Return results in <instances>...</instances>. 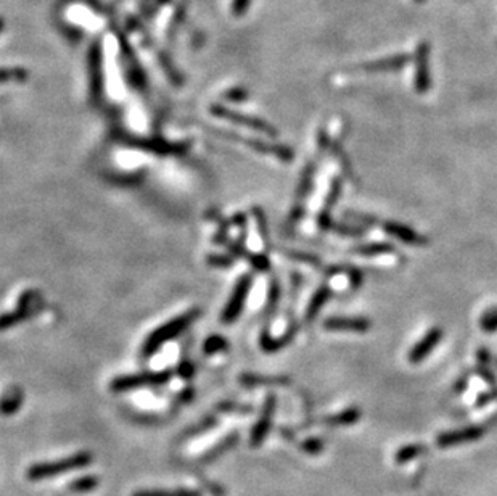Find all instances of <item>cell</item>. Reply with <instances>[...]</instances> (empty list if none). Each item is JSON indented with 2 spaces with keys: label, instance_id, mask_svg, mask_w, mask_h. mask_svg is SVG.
<instances>
[{
  "label": "cell",
  "instance_id": "cell-1",
  "mask_svg": "<svg viewBox=\"0 0 497 496\" xmlns=\"http://www.w3.org/2000/svg\"><path fill=\"white\" fill-rule=\"evenodd\" d=\"M92 461H94L92 453L81 451V453L71 454L68 458L57 459V461L33 464L31 468L28 469L26 477L31 482L44 480V479H49V477H57L60 474H68V472L87 468Z\"/></svg>",
  "mask_w": 497,
  "mask_h": 496
},
{
  "label": "cell",
  "instance_id": "cell-2",
  "mask_svg": "<svg viewBox=\"0 0 497 496\" xmlns=\"http://www.w3.org/2000/svg\"><path fill=\"white\" fill-rule=\"evenodd\" d=\"M415 91L418 94H427L431 87L430 75V45L427 40H422L415 50Z\"/></svg>",
  "mask_w": 497,
  "mask_h": 496
},
{
  "label": "cell",
  "instance_id": "cell-3",
  "mask_svg": "<svg viewBox=\"0 0 497 496\" xmlns=\"http://www.w3.org/2000/svg\"><path fill=\"white\" fill-rule=\"evenodd\" d=\"M194 316L195 314H187L184 316V318H177L174 321H171L169 324H166L164 327L158 329L155 334H152L145 345V355H152L161 343H164L166 340H171L172 337L177 336V334H181L184 329L189 326V322L194 319Z\"/></svg>",
  "mask_w": 497,
  "mask_h": 496
},
{
  "label": "cell",
  "instance_id": "cell-4",
  "mask_svg": "<svg viewBox=\"0 0 497 496\" xmlns=\"http://www.w3.org/2000/svg\"><path fill=\"white\" fill-rule=\"evenodd\" d=\"M483 434H484V429L478 427V426H470V427H465V429L451 430V432L441 434L440 437L436 439V445H438L440 448H452V446L471 443V441L481 439Z\"/></svg>",
  "mask_w": 497,
  "mask_h": 496
},
{
  "label": "cell",
  "instance_id": "cell-5",
  "mask_svg": "<svg viewBox=\"0 0 497 496\" xmlns=\"http://www.w3.org/2000/svg\"><path fill=\"white\" fill-rule=\"evenodd\" d=\"M274 411H275V397L269 395L266 398L264 408H262V414L261 419L256 422V426L253 429V432H251V439L250 443L253 448H257L262 445V441L266 440L269 430H271L272 426V417H274Z\"/></svg>",
  "mask_w": 497,
  "mask_h": 496
},
{
  "label": "cell",
  "instance_id": "cell-6",
  "mask_svg": "<svg viewBox=\"0 0 497 496\" xmlns=\"http://www.w3.org/2000/svg\"><path fill=\"white\" fill-rule=\"evenodd\" d=\"M211 111L214 113L216 116L225 118V119H229V121H233L237 124H245L247 128L256 129L257 133H262V134H267V136H272V137L277 136V131H275L271 124L261 121V119H257V118L243 116V115H240V113L225 110V109H223V106H213Z\"/></svg>",
  "mask_w": 497,
  "mask_h": 496
},
{
  "label": "cell",
  "instance_id": "cell-7",
  "mask_svg": "<svg viewBox=\"0 0 497 496\" xmlns=\"http://www.w3.org/2000/svg\"><path fill=\"white\" fill-rule=\"evenodd\" d=\"M169 373H161V374H140V375H129V377L116 379L111 384L113 392H128L133 388L147 385V384H163L169 379Z\"/></svg>",
  "mask_w": 497,
  "mask_h": 496
},
{
  "label": "cell",
  "instance_id": "cell-8",
  "mask_svg": "<svg viewBox=\"0 0 497 496\" xmlns=\"http://www.w3.org/2000/svg\"><path fill=\"white\" fill-rule=\"evenodd\" d=\"M441 338H442V331H441V329L440 327L431 329V331L427 334V336H425L420 340V342L415 343L414 348L411 350L409 361L412 364H418V363H422L423 360H427L431 351L435 350V346L441 342Z\"/></svg>",
  "mask_w": 497,
  "mask_h": 496
},
{
  "label": "cell",
  "instance_id": "cell-9",
  "mask_svg": "<svg viewBox=\"0 0 497 496\" xmlns=\"http://www.w3.org/2000/svg\"><path fill=\"white\" fill-rule=\"evenodd\" d=\"M323 327L327 331L335 332H359L364 334L370 331L372 322L367 318H328L323 322Z\"/></svg>",
  "mask_w": 497,
  "mask_h": 496
},
{
  "label": "cell",
  "instance_id": "cell-10",
  "mask_svg": "<svg viewBox=\"0 0 497 496\" xmlns=\"http://www.w3.org/2000/svg\"><path fill=\"white\" fill-rule=\"evenodd\" d=\"M383 231L386 232L388 236H391L394 238H398V241L409 243V245H417V247H422V245L427 243V237H423L415 232L414 229H411V227H407L401 223H394V221H386V223H383Z\"/></svg>",
  "mask_w": 497,
  "mask_h": 496
},
{
  "label": "cell",
  "instance_id": "cell-11",
  "mask_svg": "<svg viewBox=\"0 0 497 496\" xmlns=\"http://www.w3.org/2000/svg\"><path fill=\"white\" fill-rule=\"evenodd\" d=\"M250 285H251V277H243L240 279V282L235 287V292H233V295L230 298L229 304H227L225 312H224V321H233L237 318L238 314H240L245 298H247L248 292H250Z\"/></svg>",
  "mask_w": 497,
  "mask_h": 496
},
{
  "label": "cell",
  "instance_id": "cell-12",
  "mask_svg": "<svg viewBox=\"0 0 497 496\" xmlns=\"http://www.w3.org/2000/svg\"><path fill=\"white\" fill-rule=\"evenodd\" d=\"M407 63H409V57H407L406 53H399V55H394L390 58H381L376 60V62L365 63L361 68L364 71H369V73H385V71L403 70Z\"/></svg>",
  "mask_w": 497,
  "mask_h": 496
},
{
  "label": "cell",
  "instance_id": "cell-13",
  "mask_svg": "<svg viewBox=\"0 0 497 496\" xmlns=\"http://www.w3.org/2000/svg\"><path fill=\"white\" fill-rule=\"evenodd\" d=\"M330 297H332V290L328 285H322L315 290V294L313 295V298H311L308 309H306V321L308 322H313L317 316H319L320 309L325 307L327 302L330 300Z\"/></svg>",
  "mask_w": 497,
  "mask_h": 496
},
{
  "label": "cell",
  "instance_id": "cell-14",
  "mask_svg": "<svg viewBox=\"0 0 497 496\" xmlns=\"http://www.w3.org/2000/svg\"><path fill=\"white\" fill-rule=\"evenodd\" d=\"M89 67H91L92 94L97 97L101 87V53L97 44H94L91 52H89Z\"/></svg>",
  "mask_w": 497,
  "mask_h": 496
},
{
  "label": "cell",
  "instance_id": "cell-15",
  "mask_svg": "<svg viewBox=\"0 0 497 496\" xmlns=\"http://www.w3.org/2000/svg\"><path fill=\"white\" fill-rule=\"evenodd\" d=\"M133 496H203V493L194 488H150L137 490Z\"/></svg>",
  "mask_w": 497,
  "mask_h": 496
},
{
  "label": "cell",
  "instance_id": "cell-16",
  "mask_svg": "<svg viewBox=\"0 0 497 496\" xmlns=\"http://www.w3.org/2000/svg\"><path fill=\"white\" fill-rule=\"evenodd\" d=\"M359 419H361V409L348 408L335 416H328L323 422L328 424V426H351V424H356Z\"/></svg>",
  "mask_w": 497,
  "mask_h": 496
},
{
  "label": "cell",
  "instance_id": "cell-17",
  "mask_svg": "<svg viewBox=\"0 0 497 496\" xmlns=\"http://www.w3.org/2000/svg\"><path fill=\"white\" fill-rule=\"evenodd\" d=\"M328 150H330V152L333 153V157L340 161L341 168H343L345 175L348 176L350 181H352L356 185H359V179L354 176V172H352L351 161H350V158H348V153H346V152L343 150V147H341L338 142L332 140V145H330V148H328Z\"/></svg>",
  "mask_w": 497,
  "mask_h": 496
},
{
  "label": "cell",
  "instance_id": "cell-18",
  "mask_svg": "<svg viewBox=\"0 0 497 496\" xmlns=\"http://www.w3.org/2000/svg\"><path fill=\"white\" fill-rule=\"evenodd\" d=\"M352 253H357V255H362V256L388 255V253H394V245L385 243V242L365 243V245H359V247H356L354 250H352Z\"/></svg>",
  "mask_w": 497,
  "mask_h": 496
},
{
  "label": "cell",
  "instance_id": "cell-19",
  "mask_svg": "<svg viewBox=\"0 0 497 496\" xmlns=\"http://www.w3.org/2000/svg\"><path fill=\"white\" fill-rule=\"evenodd\" d=\"M423 453H427V446L418 445V443L406 445L396 453V456H394V461L399 463V464H406V463H409V461H414V459H417L418 456H422Z\"/></svg>",
  "mask_w": 497,
  "mask_h": 496
},
{
  "label": "cell",
  "instance_id": "cell-20",
  "mask_svg": "<svg viewBox=\"0 0 497 496\" xmlns=\"http://www.w3.org/2000/svg\"><path fill=\"white\" fill-rule=\"evenodd\" d=\"M295 334H296V329H291V331L286 332L285 336L280 337V338H272V337L262 336L261 345H262V348L267 351V353H274V351H277V350L284 348V346L289 345L290 340L295 337Z\"/></svg>",
  "mask_w": 497,
  "mask_h": 496
},
{
  "label": "cell",
  "instance_id": "cell-21",
  "mask_svg": "<svg viewBox=\"0 0 497 496\" xmlns=\"http://www.w3.org/2000/svg\"><path fill=\"white\" fill-rule=\"evenodd\" d=\"M21 399H23V395L20 390H16L15 388V390L9 392L7 395L0 399V412H2V414H13V412L21 406Z\"/></svg>",
  "mask_w": 497,
  "mask_h": 496
},
{
  "label": "cell",
  "instance_id": "cell-22",
  "mask_svg": "<svg viewBox=\"0 0 497 496\" xmlns=\"http://www.w3.org/2000/svg\"><path fill=\"white\" fill-rule=\"evenodd\" d=\"M97 487H99V477L86 475L74 482H71L68 485V490L73 493H87V492H92V490Z\"/></svg>",
  "mask_w": 497,
  "mask_h": 496
},
{
  "label": "cell",
  "instance_id": "cell-23",
  "mask_svg": "<svg viewBox=\"0 0 497 496\" xmlns=\"http://www.w3.org/2000/svg\"><path fill=\"white\" fill-rule=\"evenodd\" d=\"M341 190H343V182H341L340 177H335L330 184V189H328L325 202H323V210L330 211L332 208L337 205L341 197Z\"/></svg>",
  "mask_w": 497,
  "mask_h": 496
},
{
  "label": "cell",
  "instance_id": "cell-24",
  "mask_svg": "<svg viewBox=\"0 0 497 496\" xmlns=\"http://www.w3.org/2000/svg\"><path fill=\"white\" fill-rule=\"evenodd\" d=\"M314 172H315V165L314 163H309L306 168H304L301 181H299V187H298V197H299V199H304V197L309 194L311 187H313Z\"/></svg>",
  "mask_w": 497,
  "mask_h": 496
},
{
  "label": "cell",
  "instance_id": "cell-25",
  "mask_svg": "<svg viewBox=\"0 0 497 496\" xmlns=\"http://www.w3.org/2000/svg\"><path fill=\"white\" fill-rule=\"evenodd\" d=\"M480 327L481 331L486 334L497 332V307L489 308L488 312H484L480 319Z\"/></svg>",
  "mask_w": 497,
  "mask_h": 496
},
{
  "label": "cell",
  "instance_id": "cell-26",
  "mask_svg": "<svg viewBox=\"0 0 497 496\" xmlns=\"http://www.w3.org/2000/svg\"><path fill=\"white\" fill-rule=\"evenodd\" d=\"M330 231L337 232V234L343 237H361L364 234V229H361V227H354L346 223H337V221H333Z\"/></svg>",
  "mask_w": 497,
  "mask_h": 496
},
{
  "label": "cell",
  "instance_id": "cell-27",
  "mask_svg": "<svg viewBox=\"0 0 497 496\" xmlns=\"http://www.w3.org/2000/svg\"><path fill=\"white\" fill-rule=\"evenodd\" d=\"M286 255H289L290 258H293L295 261L304 263V265H309V266H314V268H320L322 266V261L317 258L315 255L303 253V252H286Z\"/></svg>",
  "mask_w": 497,
  "mask_h": 496
},
{
  "label": "cell",
  "instance_id": "cell-28",
  "mask_svg": "<svg viewBox=\"0 0 497 496\" xmlns=\"http://www.w3.org/2000/svg\"><path fill=\"white\" fill-rule=\"evenodd\" d=\"M248 385H259V384H271V385H282V384H289L290 379L286 377H257V375H253V377L245 379Z\"/></svg>",
  "mask_w": 497,
  "mask_h": 496
},
{
  "label": "cell",
  "instance_id": "cell-29",
  "mask_svg": "<svg viewBox=\"0 0 497 496\" xmlns=\"http://www.w3.org/2000/svg\"><path fill=\"white\" fill-rule=\"evenodd\" d=\"M346 274H348V279L352 289H359V287L362 285L364 274L361 270H357V268H346Z\"/></svg>",
  "mask_w": 497,
  "mask_h": 496
},
{
  "label": "cell",
  "instance_id": "cell-30",
  "mask_svg": "<svg viewBox=\"0 0 497 496\" xmlns=\"http://www.w3.org/2000/svg\"><path fill=\"white\" fill-rule=\"evenodd\" d=\"M237 435L235 434H233L232 435V437H229V439H227V440H224V443L223 445H219V446H214L213 448V450L211 451H209L208 453V456H206V459H213V458H216V456H219V454L220 453H223L224 450H227V448H230V446H233V445H235V441H237Z\"/></svg>",
  "mask_w": 497,
  "mask_h": 496
},
{
  "label": "cell",
  "instance_id": "cell-31",
  "mask_svg": "<svg viewBox=\"0 0 497 496\" xmlns=\"http://www.w3.org/2000/svg\"><path fill=\"white\" fill-rule=\"evenodd\" d=\"M323 440H319V439H309L304 441V443L301 445V448L306 453L309 454H317V453H320L323 450Z\"/></svg>",
  "mask_w": 497,
  "mask_h": 496
},
{
  "label": "cell",
  "instance_id": "cell-32",
  "mask_svg": "<svg viewBox=\"0 0 497 496\" xmlns=\"http://www.w3.org/2000/svg\"><path fill=\"white\" fill-rule=\"evenodd\" d=\"M26 71L23 70H2L0 71V81H10V79H25Z\"/></svg>",
  "mask_w": 497,
  "mask_h": 496
},
{
  "label": "cell",
  "instance_id": "cell-33",
  "mask_svg": "<svg viewBox=\"0 0 497 496\" xmlns=\"http://www.w3.org/2000/svg\"><path fill=\"white\" fill-rule=\"evenodd\" d=\"M317 143H319L320 150H328L332 145V139L328 137L325 129H319V133H317Z\"/></svg>",
  "mask_w": 497,
  "mask_h": 496
},
{
  "label": "cell",
  "instance_id": "cell-34",
  "mask_svg": "<svg viewBox=\"0 0 497 496\" xmlns=\"http://www.w3.org/2000/svg\"><path fill=\"white\" fill-rule=\"evenodd\" d=\"M250 2H251V0H233V4H232V11H233V15H237V16L243 15L245 11L248 10V7H250Z\"/></svg>",
  "mask_w": 497,
  "mask_h": 496
},
{
  "label": "cell",
  "instance_id": "cell-35",
  "mask_svg": "<svg viewBox=\"0 0 497 496\" xmlns=\"http://www.w3.org/2000/svg\"><path fill=\"white\" fill-rule=\"evenodd\" d=\"M494 399H497V388H493V390H488L486 393L480 395V398H478V402H476V406L478 408H481V406L494 402Z\"/></svg>",
  "mask_w": 497,
  "mask_h": 496
},
{
  "label": "cell",
  "instance_id": "cell-36",
  "mask_svg": "<svg viewBox=\"0 0 497 496\" xmlns=\"http://www.w3.org/2000/svg\"><path fill=\"white\" fill-rule=\"evenodd\" d=\"M476 373H478V374H480V375H481V377H483L484 380H486L489 385H493V387H496V384H497V380H496V377H494V374H493V373H491V370L488 369V366H480V368H478V369H476Z\"/></svg>",
  "mask_w": 497,
  "mask_h": 496
},
{
  "label": "cell",
  "instance_id": "cell-37",
  "mask_svg": "<svg viewBox=\"0 0 497 496\" xmlns=\"http://www.w3.org/2000/svg\"><path fill=\"white\" fill-rule=\"evenodd\" d=\"M476 358H478V363H480V366H489L491 364V353L486 348L478 350Z\"/></svg>",
  "mask_w": 497,
  "mask_h": 496
},
{
  "label": "cell",
  "instance_id": "cell-38",
  "mask_svg": "<svg viewBox=\"0 0 497 496\" xmlns=\"http://www.w3.org/2000/svg\"><path fill=\"white\" fill-rule=\"evenodd\" d=\"M348 218H352V219H356V221H359V223H364V224H369V226H372V224H376V223H375V218L365 216V214H356V213H348Z\"/></svg>",
  "mask_w": 497,
  "mask_h": 496
},
{
  "label": "cell",
  "instance_id": "cell-39",
  "mask_svg": "<svg viewBox=\"0 0 497 496\" xmlns=\"http://www.w3.org/2000/svg\"><path fill=\"white\" fill-rule=\"evenodd\" d=\"M467 382H469V379H467V377H464V380H462V379L459 380V384L456 385V392H457V393L464 392V388L467 387Z\"/></svg>",
  "mask_w": 497,
  "mask_h": 496
},
{
  "label": "cell",
  "instance_id": "cell-40",
  "mask_svg": "<svg viewBox=\"0 0 497 496\" xmlns=\"http://www.w3.org/2000/svg\"><path fill=\"white\" fill-rule=\"evenodd\" d=\"M415 2H417V4H422V2H425V0H415Z\"/></svg>",
  "mask_w": 497,
  "mask_h": 496
},
{
  "label": "cell",
  "instance_id": "cell-41",
  "mask_svg": "<svg viewBox=\"0 0 497 496\" xmlns=\"http://www.w3.org/2000/svg\"><path fill=\"white\" fill-rule=\"evenodd\" d=\"M0 29H2V21H0Z\"/></svg>",
  "mask_w": 497,
  "mask_h": 496
}]
</instances>
